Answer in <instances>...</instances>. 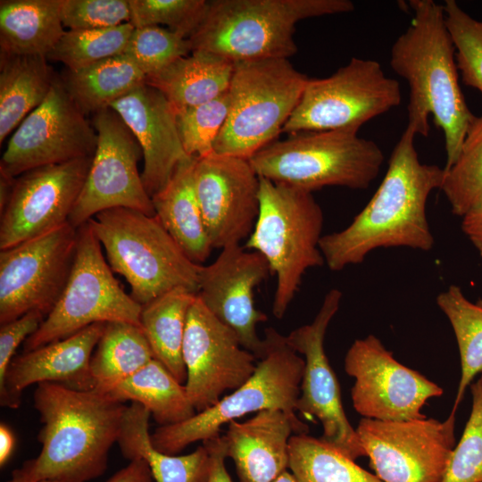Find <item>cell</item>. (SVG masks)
Wrapping results in <instances>:
<instances>
[{"mask_svg": "<svg viewBox=\"0 0 482 482\" xmlns=\"http://www.w3.org/2000/svg\"><path fill=\"white\" fill-rule=\"evenodd\" d=\"M415 136L406 127L369 203L346 228L322 236L320 249L330 270L362 263L379 248L408 247L423 252L433 248L427 202L434 189H440L445 170L420 162Z\"/></svg>", "mask_w": 482, "mask_h": 482, "instance_id": "1", "label": "cell"}, {"mask_svg": "<svg viewBox=\"0 0 482 482\" xmlns=\"http://www.w3.org/2000/svg\"><path fill=\"white\" fill-rule=\"evenodd\" d=\"M33 403L42 423V448L7 482H87L103 475L120 435L124 403L99 391L50 382L37 384Z\"/></svg>", "mask_w": 482, "mask_h": 482, "instance_id": "2", "label": "cell"}, {"mask_svg": "<svg viewBox=\"0 0 482 482\" xmlns=\"http://www.w3.org/2000/svg\"><path fill=\"white\" fill-rule=\"evenodd\" d=\"M410 26L394 42L390 66L410 87L409 127L416 135L429 133L428 117L445 134L447 170L456 161L475 115L458 80L455 46L447 29L444 4L411 0Z\"/></svg>", "mask_w": 482, "mask_h": 482, "instance_id": "3", "label": "cell"}, {"mask_svg": "<svg viewBox=\"0 0 482 482\" xmlns=\"http://www.w3.org/2000/svg\"><path fill=\"white\" fill-rule=\"evenodd\" d=\"M349 0H213L188 37L192 51L233 62L288 59L297 52L295 24L353 11Z\"/></svg>", "mask_w": 482, "mask_h": 482, "instance_id": "4", "label": "cell"}, {"mask_svg": "<svg viewBox=\"0 0 482 482\" xmlns=\"http://www.w3.org/2000/svg\"><path fill=\"white\" fill-rule=\"evenodd\" d=\"M112 270L123 276L141 306L176 288L197 295L201 265L192 262L156 216L112 208L88 221Z\"/></svg>", "mask_w": 482, "mask_h": 482, "instance_id": "5", "label": "cell"}, {"mask_svg": "<svg viewBox=\"0 0 482 482\" xmlns=\"http://www.w3.org/2000/svg\"><path fill=\"white\" fill-rule=\"evenodd\" d=\"M323 212L312 193L260 178L259 212L245 245L276 276L272 313L281 319L305 272L325 263L320 249Z\"/></svg>", "mask_w": 482, "mask_h": 482, "instance_id": "6", "label": "cell"}, {"mask_svg": "<svg viewBox=\"0 0 482 482\" xmlns=\"http://www.w3.org/2000/svg\"><path fill=\"white\" fill-rule=\"evenodd\" d=\"M356 129L302 131L275 140L249 162L260 178L310 193L338 186L364 190L384 161L379 146Z\"/></svg>", "mask_w": 482, "mask_h": 482, "instance_id": "7", "label": "cell"}, {"mask_svg": "<svg viewBox=\"0 0 482 482\" xmlns=\"http://www.w3.org/2000/svg\"><path fill=\"white\" fill-rule=\"evenodd\" d=\"M263 340L264 352L246 382L190 419L160 426L151 435L153 445L164 453L175 455L192 443L220 436L224 424L263 410H281L298 419L296 403L304 360L288 345L286 336L273 328L265 329Z\"/></svg>", "mask_w": 482, "mask_h": 482, "instance_id": "8", "label": "cell"}, {"mask_svg": "<svg viewBox=\"0 0 482 482\" xmlns=\"http://www.w3.org/2000/svg\"><path fill=\"white\" fill-rule=\"evenodd\" d=\"M308 80L288 59L235 62L229 114L213 151L249 160L277 140Z\"/></svg>", "mask_w": 482, "mask_h": 482, "instance_id": "9", "label": "cell"}, {"mask_svg": "<svg viewBox=\"0 0 482 482\" xmlns=\"http://www.w3.org/2000/svg\"><path fill=\"white\" fill-rule=\"evenodd\" d=\"M101 245L88 221L78 228L76 253L64 289L38 329L24 342L23 352L95 323L121 321L141 327L142 306L120 286Z\"/></svg>", "mask_w": 482, "mask_h": 482, "instance_id": "10", "label": "cell"}, {"mask_svg": "<svg viewBox=\"0 0 482 482\" xmlns=\"http://www.w3.org/2000/svg\"><path fill=\"white\" fill-rule=\"evenodd\" d=\"M401 102L399 82L378 61L353 57L327 78L309 79L282 132L359 129Z\"/></svg>", "mask_w": 482, "mask_h": 482, "instance_id": "11", "label": "cell"}, {"mask_svg": "<svg viewBox=\"0 0 482 482\" xmlns=\"http://www.w3.org/2000/svg\"><path fill=\"white\" fill-rule=\"evenodd\" d=\"M455 415L382 421L362 418L355 428L383 482H442L455 447Z\"/></svg>", "mask_w": 482, "mask_h": 482, "instance_id": "12", "label": "cell"}, {"mask_svg": "<svg viewBox=\"0 0 482 482\" xmlns=\"http://www.w3.org/2000/svg\"><path fill=\"white\" fill-rule=\"evenodd\" d=\"M78 229L69 222L0 252V324L37 311L51 312L69 278Z\"/></svg>", "mask_w": 482, "mask_h": 482, "instance_id": "13", "label": "cell"}, {"mask_svg": "<svg viewBox=\"0 0 482 482\" xmlns=\"http://www.w3.org/2000/svg\"><path fill=\"white\" fill-rule=\"evenodd\" d=\"M92 125L97 135L96 149L69 223L78 229L112 208L155 216L137 169L143 152L133 133L112 108L93 114Z\"/></svg>", "mask_w": 482, "mask_h": 482, "instance_id": "14", "label": "cell"}, {"mask_svg": "<svg viewBox=\"0 0 482 482\" xmlns=\"http://www.w3.org/2000/svg\"><path fill=\"white\" fill-rule=\"evenodd\" d=\"M96 145L93 125L56 78L45 101L12 134L0 174L17 178L37 167L91 157Z\"/></svg>", "mask_w": 482, "mask_h": 482, "instance_id": "15", "label": "cell"}, {"mask_svg": "<svg viewBox=\"0 0 482 482\" xmlns=\"http://www.w3.org/2000/svg\"><path fill=\"white\" fill-rule=\"evenodd\" d=\"M345 370L354 378L353 408L366 419H425L421 412L425 403L444 393L437 384L396 361L374 335L353 343L345 354Z\"/></svg>", "mask_w": 482, "mask_h": 482, "instance_id": "16", "label": "cell"}, {"mask_svg": "<svg viewBox=\"0 0 482 482\" xmlns=\"http://www.w3.org/2000/svg\"><path fill=\"white\" fill-rule=\"evenodd\" d=\"M341 300L339 289L329 290L312 322L294 329L286 338L304 360L296 411L308 419H318L323 428L320 439L355 461L366 453L345 415L339 384L324 349L328 327L337 312Z\"/></svg>", "mask_w": 482, "mask_h": 482, "instance_id": "17", "label": "cell"}, {"mask_svg": "<svg viewBox=\"0 0 482 482\" xmlns=\"http://www.w3.org/2000/svg\"><path fill=\"white\" fill-rule=\"evenodd\" d=\"M182 357L186 391L197 412L216 404L224 392L246 382L258 362L197 295L187 312Z\"/></svg>", "mask_w": 482, "mask_h": 482, "instance_id": "18", "label": "cell"}, {"mask_svg": "<svg viewBox=\"0 0 482 482\" xmlns=\"http://www.w3.org/2000/svg\"><path fill=\"white\" fill-rule=\"evenodd\" d=\"M93 156L46 165L14 179L1 211L0 249L47 234L69 222Z\"/></svg>", "mask_w": 482, "mask_h": 482, "instance_id": "19", "label": "cell"}, {"mask_svg": "<svg viewBox=\"0 0 482 482\" xmlns=\"http://www.w3.org/2000/svg\"><path fill=\"white\" fill-rule=\"evenodd\" d=\"M194 183L213 249L251 235L259 212L260 177L249 160L212 152L197 157Z\"/></svg>", "mask_w": 482, "mask_h": 482, "instance_id": "20", "label": "cell"}, {"mask_svg": "<svg viewBox=\"0 0 482 482\" xmlns=\"http://www.w3.org/2000/svg\"><path fill=\"white\" fill-rule=\"evenodd\" d=\"M270 272L261 253L248 252L240 244L222 248L213 262L199 270L197 296L257 360L264 352V340L256 328L267 316L256 309L253 292Z\"/></svg>", "mask_w": 482, "mask_h": 482, "instance_id": "21", "label": "cell"}, {"mask_svg": "<svg viewBox=\"0 0 482 482\" xmlns=\"http://www.w3.org/2000/svg\"><path fill=\"white\" fill-rule=\"evenodd\" d=\"M137 138L144 157L143 185L152 197L170 179L179 163L188 159L182 145L174 107L145 82L110 106Z\"/></svg>", "mask_w": 482, "mask_h": 482, "instance_id": "22", "label": "cell"}, {"mask_svg": "<svg viewBox=\"0 0 482 482\" xmlns=\"http://www.w3.org/2000/svg\"><path fill=\"white\" fill-rule=\"evenodd\" d=\"M104 327L105 323H95L66 338L15 355L6 378L8 408H18L22 391L33 384L50 382L94 390L90 359Z\"/></svg>", "mask_w": 482, "mask_h": 482, "instance_id": "23", "label": "cell"}, {"mask_svg": "<svg viewBox=\"0 0 482 482\" xmlns=\"http://www.w3.org/2000/svg\"><path fill=\"white\" fill-rule=\"evenodd\" d=\"M223 436L227 456L241 482H273L289 465V440L308 434L299 419L281 410H263L251 419L230 421Z\"/></svg>", "mask_w": 482, "mask_h": 482, "instance_id": "24", "label": "cell"}, {"mask_svg": "<svg viewBox=\"0 0 482 482\" xmlns=\"http://www.w3.org/2000/svg\"><path fill=\"white\" fill-rule=\"evenodd\" d=\"M197 157L178 165L166 186L151 199L155 216L187 257L204 262L213 250L195 194L194 170Z\"/></svg>", "mask_w": 482, "mask_h": 482, "instance_id": "25", "label": "cell"}, {"mask_svg": "<svg viewBox=\"0 0 482 482\" xmlns=\"http://www.w3.org/2000/svg\"><path fill=\"white\" fill-rule=\"evenodd\" d=\"M147 409L131 403L125 411L117 443L122 455L130 461L144 460L155 482H207L211 455L203 444L186 455H171L156 449L149 433Z\"/></svg>", "mask_w": 482, "mask_h": 482, "instance_id": "26", "label": "cell"}, {"mask_svg": "<svg viewBox=\"0 0 482 482\" xmlns=\"http://www.w3.org/2000/svg\"><path fill=\"white\" fill-rule=\"evenodd\" d=\"M235 62L205 51H192L162 71L146 76L174 109L213 100L229 90Z\"/></svg>", "mask_w": 482, "mask_h": 482, "instance_id": "27", "label": "cell"}, {"mask_svg": "<svg viewBox=\"0 0 482 482\" xmlns=\"http://www.w3.org/2000/svg\"><path fill=\"white\" fill-rule=\"evenodd\" d=\"M61 4L62 0H1V54L46 57L65 32Z\"/></svg>", "mask_w": 482, "mask_h": 482, "instance_id": "28", "label": "cell"}, {"mask_svg": "<svg viewBox=\"0 0 482 482\" xmlns=\"http://www.w3.org/2000/svg\"><path fill=\"white\" fill-rule=\"evenodd\" d=\"M0 144L48 96L55 79L46 56L0 54Z\"/></svg>", "mask_w": 482, "mask_h": 482, "instance_id": "29", "label": "cell"}, {"mask_svg": "<svg viewBox=\"0 0 482 482\" xmlns=\"http://www.w3.org/2000/svg\"><path fill=\"white\" fill-rule=\"evenodd\" d=\"M124 403H137L161 426L183 422L195 414L184 384L155 358L104 392Z\"/></svg>", "mask_w": 482, "mask_h": 482, "instance_id": "30", "label": "cell"}, {"mask_svg": "<svg viewBox=\"0 0 482 482\" xmlns=\"http://www.w3.org/2000/svg\"><path fill=\"white\" fill-rule=\"evenodd\" d=\"M196 294L179 287L142 306L140 325L154 358L181 384L187 371L182 357L188 310Z\"/></svg>", "mask_w": 482, "mask_h": 482, "instance_id": "31", "label": "cell"}, {"mask_svg": "<svg viewBox=\"0 0 482 482\" xmlns=\"http://www.w3.org/2000/svg\"><path fill=\"white\" fill-rule=\"evenodd\" d=\"M62 81L87 115L110 108L112 103L145 83V75L122 54L79 70H67Z\"/></svg>", "mask_w": 482, "mask_h": 482, "instance_id": "32", "label": "cell"}, {"mask_svg": "<svg viewBox=\"0 0 482 482\" xmlns=\"http://www.w3.org/2000/svg\"><path fill=\"white\" fill-rule=\"evenodd\" d=\"M154 359L140 326L121 321L105 323L90 359L94 390L104 393Z\"/></svg>", "mask_w": 482, "mask_h": 482, "instance_id": "33", "label": "cell"}, {"mask_svg": "<svg viewBox=\"0 0 482 482\" xmlns=\"http://www.w3.org/2000/svg\"><path fill=\"white\" fill-rule=\"evenodd\" d=\"M436 301L452 326L460 353L461 378L452 410L456 411L467 387L482 371V299L471 302L460 287L450 285Z\"/></svg>", "mask_w": 482, "mask_h": 482, "instance_id": "34", "label": "cell"}, {"mask_svg": "<svg viewBox=\"0 0 482 482\" xmlns=\"http://www.w3.org/2000/svg\"><path fill=\"white\" fill-rule=\"evenodd\" d=\"M288 468L298 482H383L353 460L308 434L291 436Z\"/></svg>", "mask_w": 482, "mask_h": 482, "instance_id": "35", "label": "cell"}, {"mask_svg": "<svg viewBox=\"0 0 482 482\" xmlns=\"http://www.w3.org/2000/svg\"><path fill=\"white\" fill-rule=\"evenodd\" d=\"M134 27L129 23L94 29H69L46 56L79 70L124 54Z\"/></svg>", "mask_w": 482, "mask_h": 482, "instance_id": "36", "label": "cell"}, {"mask_svg": "<svg viewBox=\"0 0 482 482\" xmlns=\"http://www.w3.org/2000/svg\"><path fill=\"white\" fill-rule=\"evenodd\" d=\"M440 190L460 217L482 193V116L472 119L456 161L445 170Z\"/></svg>", "mask_w": 482, "mask_h": 482, "instance_id": "37", "label": "cell"}, {"mask_svg": "<svg viewBox=\"0 0 482 482\" xmlns=\"http://www.w3.org/2000/svg\"><path fill=\"white\" fill-rule=\"evenodd\" d=\"M228 91L204 104L175 109L177 127L186 154L203 157L213 151L229 114Z\"/></svg>", "mask_w": 482, "mask_h": 482, "instance_id": "38", "label": "cell"}, {"mask_svg": "<svg viewBox=\"0 0 482 482\" xmlns=\"http://www.w3.org/2000/svg\"><path fill=\"white\" fill-rule=\"evenodd\" d=\"M192 52L189 39L160 26L134 28L124 54L146 76L154 74Z\"/></svg>", "mask_w": 482, "mask_h": 482, "instance_id": "39", "label": "cell"}, {"mask_svg": "<svg viewBox=\"0 0 482 482\" xmlns=\"http://www.w3.org/2000/svg\"><path fill=\"white\" fill-rule=\"evenodd\" d=\"M444 8L462 82L482 94V21L470 17L454 0H446Z\"/></svg>", "mask_w": 482, "mask_h": 482, "instance_id": "40", "label": "cell"}, {"mask_svg": "<svg viewBox=\"0 0 482 482\" xmlns=\"http://www.w3.org/2000/svg\"><path fill=\"white\" fill-rule=\"evenodd\" d=\"M470 390L471 411L442 482H482V378Z\"/></svg>", "mask_w": 482, "mask_h": 482, "instance_id": "41", "label": "cell"}, {"mask_svg": "<svg viewBox=\"0 0 482 482\" xmlns=\"http://www.w3.org/2000/svg\"><path fill=\"white\" fill-rule=\"evenodd\" d=\"M129 4L134 28L167 25L188 38L201 23L208 1L129 0Z\"/></svg>", "mask_w": 482, "mask_h": 482, "instance_id": "42", "label": "cell"}, {"mask_svg": "<svg viewBox=\"0 0 482 482\" xmlns=\"http://www.w3.org/2000/svg\"><path fill=\"white\" fill-rule=\"evenodd\" d=\"M61 18L69 29H94L129 22V0H62Z\"/></svg>", "mask_w": 482, "mask_h": 482, "instance_id": "43", "label": "cell"}, {"mask_svg": "<svg viewBox=\"0 0 482 482\" xmlns=\"http://www.w3.org/2000/svg\"><path fill=\"white\" fill-rule=\"evenodd\" d=\"M46 316L32 311L0 327V404L8 407L6 378L9 366L21 343L33 335Z\"/></svg>", "mask_w": 482, "mask_h": 482, "instance_id": "44", "label": "cell"}, {"mask_svg": "<svg viewBox=\"0 0 482 482\" xmlns=\"http://www.w3.org/2000/svg\"><path fill=\"white\" fill-rule=\"evenodd\" d=\"M461 227L482 258V193L461 216Z\"/></svg>", "mask_w": 482, "mask_h": 482, "instance_id": "45", "label": "cell"}, {"mask_svg": "<svg viewBox=\"0 0 482 482\" xmlns=\"http://www.w3.org/2000/svg\"><path fill=\"white\" fill-rule=\"evenodd\" d=\"M211 455V470L207 482H232L225 467L227 456L223 436L204 441Z\"/></svg>", "mask_w": 482, "mask_h": 482, "instance_id": "46", "label": "cell"}, {"mask_svg": "<svg viewBox=\"0 0 482 482\" xmlns=\"http://www.w3.org/2000/svg\"><path fill=\"white\" fill-rule=\"evenodd\" d=\"M105 482H153L149 467L144 460H134Z\"/></svg>", "mask_w": 482, "mask_h": 482, "instance_id": "47", "label": "cell"}, {"mask_svg": "<svg viewBox=\"0 0 482 482\" xmlns=\"http://www.w3.org/2000/svg\"><path fill=\"white\" fill-rule=\"evenodd\" d=\"M15 439L13 433L4 423L0 425V466L3 467L12 455Z\"/></svg>", "mask_w": 482, "mask_h": 482, "instance_id": "48", "label": "cell"}, {"mask_svg": "<svg viewBox=\"0 0 482 482\" xmlns=\"http://www.w3.org/2000/svg\"><path fill=\"white\" fill-rule=\"evenodd\" d=\"M273 482H298L292 472L285 470Z\"/></svg>", "mask_w": 482, "mask_h": 482, "instance_id": "49", "label": "cell"}, {"mask_svg": "<svg viewBox=\"0 0 482 482\" xmlns=\"http://www.w3.org/2000/svg\"><path fill=\"white\" fill-rule=\"evenodd\" d=\"M37 482H59V481H55V480H41V481H37Z\"/></svg>", "mask_w": 482, "mask_h": 482, "instance_id": "50", "label": "cell"}, {"mask_svg": "<svg viewBox=\"0 0 482 482\" xmlns=\"http://www.w3.org/2000/svg\"><path fill=\"white\" fill-rule=\"evenodd\" d=\"M482 378V377H481Z\"/></svg>", "mask_w": 482, "mask_h": 482, "instance_id": "51", "label": "cell"}]
</instances>
